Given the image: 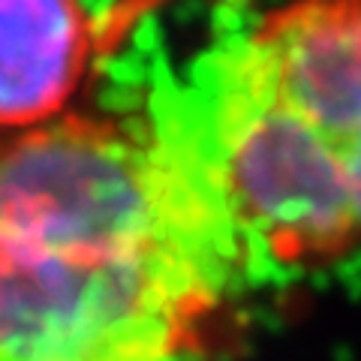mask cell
Masks as SVG:
<instances>
[{
	"label": "cell",
	"instance_id": "2",
	"mask_svg": "<svg viewBox=\"0 0 361 361\" xmlns=\"http://www.w3.org/2000/svg\"><path fill=\"white\" fill-rule=\"evenodd\" d=\"M190 109L250 274L361 247V0H286Z\"/></svg>",
	"mask_w": 361,
	"mask_h": 361
},
{
	"label": "cell",
	"instance_id": "3",
	"mask_svg": "<svg viewBox=\"0 0 361 361\" xmlns=\"http://www.w3.org/2000/svg\"><path fill=\"white\" fill-rule=\"evenodd\" d=\"M94 51L85 0H0V133L66 115Z\"/></svg>",
	"mask_w": 361,
	"mask_h": 361
},
{
	"label": "cell",
	"instance_id": "1",
	"mask_svg": "<svg viewBox=\"0 0 361 361\" xmlns=\"http://www.w3.org/2000/svg\"><path fill=\"white\" fill-rule=\"evenodd\" d=\"M247 277L187 97L0 133V361H184Z\"/></svg>",
	"mask_w": 361,
	"mask_h": 361
}]
</instances>
